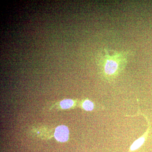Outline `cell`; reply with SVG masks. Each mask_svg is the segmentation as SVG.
Masks as SVG:
<instances>
[{
	"mask_svg": "<svg viewBox=\"0 0 152 152\" xmlns=\"http://www.w3.org/2000/svg\"><path fill=\"white\" fill-rule=\"evenodd\" d=\"M54 136L56 139L58 141H67L69 139V130L67 127L65 126H58L56 129Z\"/></svg>",
	"mask_w": 152,
	"mask_h": 152,
	"instance_id": "7a4b0ae2",
	"label": "cell"
},
{
	"mask_svg": "<svg viewBox=\"0 0 152 152\" xmlns=\"http://www.w3.org/2000/svg\"><path fill=\"white\" fill-rule=\"evenodd\" d=\"M83 108L88 111H91L94 108V103L89 100L85 101L83 104Z\"/></svg>",
	"mask_w": 152,
	"mask_h": 152,
	"instance_id": "5b68a950",
	"label": "cell"
},
{
	"mask_svg": "<svg viewBox=\"0 0 152 152\" xmlns=\"http://www.w3.org/2000/svg\"><path fill=\"white\" fill-rule=\"evenodd\" d=\"M74 102L71 99L64 100L60 103L61 107L63 109H68L73 105Z\"/></svg>",
	"mask_w": 152,
	"mask_h": 152,
	"instance_id": "277c9868",
	"label": "cell"
},
{
	"mask_svg": "<svg viewBox=\"0 0 152 152\" xmlns=\"http://www.w3.org/2000/svg\"><path fill=\"white\" fill-rule=\"evenodd\" d=\"M104 53L102 61L104 76L109 78L114 77L124 69L127 62V55L124 52H118L110 55L106 49Z\"/></svg>",
	"mask_w": 152,
	"mask_h": 152,
	"instance_id": "6da1fadb",
	"label": "cell"
},
{
	"mask_svg": "<svg viewBox=\"0 0 152 152\" xmlns=\"http://www.w3.org/2000/svg\"><path fill=\"white\" fill-rule=\"evenodd\" d=\"M145 141V137H142L137 140H136L133 143L132 145L131 146L130 148L131 151H135V150L138 149L144 143Z\"/></svg>",
	"mask_w": 152,
	"mask_h": 152,
	"instance_id": "3957f363",
	"label": "cell"
}]
</instances>
